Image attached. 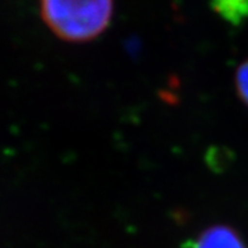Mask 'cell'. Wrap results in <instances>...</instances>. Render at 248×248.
I'll list each match as a JSON object with an SVG mask.
<instances>
[{"label": "cell", "instance_id": "cell-2", "mask_svg": "<svg viewBox=\"0 0 248 248\" xmlns=\"http://www.w3.org/2000/svg\"><path fill=\"white\" fill-rule=\"evenodd\" d=\"M195 248H247L243 237L231 226L215 225L197 237Z\"/></svg>", "mask_w": 248, "mask_h": 248}, {"label": "cell", "instance_id": "cell-1", "mask_svg": "<svg viewBox=\"0 0 248 248\" xmlns=\"http://www.w3.org/2000/svg\"><path fill=\"white\" fill-rule=\"evenodd\" d=\"M40 16L55 36L69 43H86L102 35L113 17L108 0H45Z\"/></svg>", "mask_w": 248, "mask_h": 248}, {"label": "cell", "instance_id": "cell-4", "mask_svg": "<svg viewBox=\"0 0 248 248\" xmlns=\"http://www.w3.org/2000/svg\"><path fill=\"white\" fill-rule=\"evenodd\" d=\"M234 84L240 99L248 107V60L237 68L234 75Z\"/></svg>", "mask_w": 248, "mask_h": 248}, {"label": "cell", "instance_id": "cell-3", "mask_svg": "<svg viewBox=\"0 0 248 248\" xmlns=\"http://www.w3.org/2000/svg\"><path fill=\"white\" fill-rule=\"evenodd\" d=\"M213 7L221 17L234 24L248 18V1H219L213 4Z\"/></svg>", "mask_w": 248, "mask_h": 248}]
</instances>
